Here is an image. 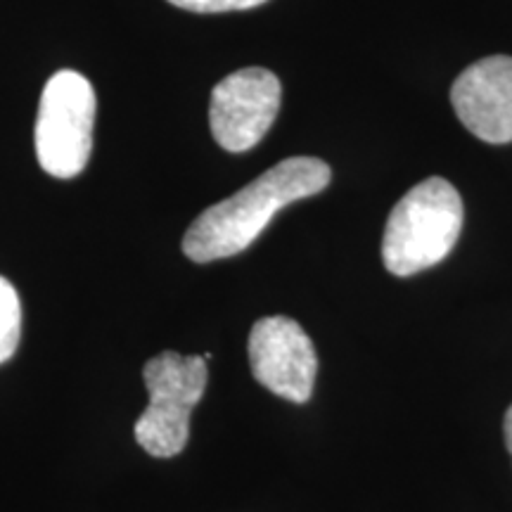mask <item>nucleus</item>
<instances>
[{
  "label": "nucleus",
  "mask_w": 512,
  "mask_h": 512,
  "mask_svg": "<svg viewBox=\"0 0 512 512\" xmlns=\"http://www.w3.org/2000/svg\"><path fill=\"white\" fill-rule=\"evenodd\" d=\"M330 178L323 159H283L233 197L204 209L185 233L183 254L195 264H209L245 252L280 209L323 192Z\"/></svg>",
  "instance_id": "1"
},
{
  "label": "nucleus",
  "mask_w": 512,
  "mask_h": 512,
  "mask_svg": "<svg viewBox=\"0 0 512 512\" xmlns=\"http://www.w3.org/2000/svg\"><path fill=\"white\" fill-rule=\"evenodd\" d=\"M463 200L446 178L432 176L406 192L389 214L382 259L389 273L408 278L441 264L463 230Z\"/></svg>",
  "instance_id": "2"
},
{
  "label": "nucleus",
  "mask_w": 512,
  "mask_h": 512,
  "mask_svg": "<svg viewBox=\"0 0 512 512\" xmlns=\"http://www.w3.org/2000/svg\"><path fill=\"white\" fill-rule=\"evenodd\" d=\"M143 377L150 401L133 434L150 456L174 458L188 444L190 413L207 389V358L162 351L145 363Z\"/></svg>",
  "instance_id": "3"
},
{
  "label": "nucleus",
  "mask_w": 512,
  "mask_h": 512,
  "mask_svg": "<svg viewBox=\"0 0 512 512\" xmlns=\"http://www.w3.org/2000/svg\"><path fill=\"white\" fill-rule=\"evenodd\" d=\"M93 83L74 69L53 74L38 102L36 157L55 178H74L86 169L95 126Z\"/></svg>",
  "instance_id": "4"
},
{
  "label": "nucleus",
  "mask_w": 512,
  "mask_h": 512,
  "mask_svg": "<svg viewBox=\"0 0 512 512\" xmlns=\"http://www.w3.org/2000/svg\"><path fill=\"white\" fill-rule=\"evenodd\" d=\"M283 86L268 69L249 67L230 74L214 88L209 126L214 140L228 152H247L259 145L278 117Z\"/></svg>",
  "instance_id": "5"
},
{
  "label": "nucleus",
  "mask_w": 512,
  "mask_h": 512,
  "mask_svg": "<svg viewBox=\"0 0 512 512\" xmlns=\"http://www.w3.org/2000/svg\"><path fill=\"white\" fill-rule=\"evenodd\" d=\"M249 366L256 382L280 399L292 403L311 399L318 356L297 320L287 316L256 320L249 332Z\"/></svg>",
  "instance_id": "6"
},
{
  "label": "nucleus",
  "mask_w": 512,
  "mask_h": 512,
  "mask_svg": "<svg viewBox=\"0 0 512 512\" xmlns=\"http://www.w3.org/2000/svg\"><path fill=\"white\" fill-rule=\"evenodd\" d=\"M458 119L484 143H512V57L489 55L465 69L451 88Z\"/></svg>",
  "instance_id": "7"
},
{
  "label": "nucleus",
  "mask_w": 512,
  "mask_h": 512,
  "mask_svg": "<svg viewBox=\"0 0 512 512\" xmlns=\"http://www.w3.org/2000/svg\"><path fill=\"white\" fill-rule=\"evenodd\" d=\"M22 337V304L10 280L0 275V363L10 361Z\"/></svg>",
  "instance_id": "8"
},
{
  "label": "nucleus",
  "mask_w": 512,
  "mask_h": 512,
  "mask_svg": "<svg viewBox=\"0 0 512 512\" xmlns=\"http://www.w3.org/2000/svg\"><path fill=\"white\" fill-rule=\"evenodd\" d=\"M176 8L197 12V15H216V12H235V10H252L268 0H169Z\"/></svg>",
  "instance_id": "9"
},
{
  "label": "nucleus",
  "mask_w": 512,
  "mask_h": 512,
  "mask_svg": "<svg viewBox=\"0 0 512 512\" xmlns=\"http://www.w3.org/2000/svg\"><path fill=\"white\" fill-rule=\"evenodd\" d=\"M503 432H505V446H508L510 456H512V406L505 413V422H503Z\"/></svg>",
  "instance_id": "10"
}]
</instances>
